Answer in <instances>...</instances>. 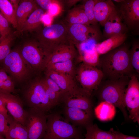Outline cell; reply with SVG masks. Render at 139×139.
<instances>
[{
	"mask_svg": "<svg viewBox=\"0 0 139 139\" xmlns=\"http://www.w3.org/2000/svg\"><path fill=\"white\" fill-rule=\"evenodd\" d=\"M129 45L125 43L100 56L99 65L104 76L114 79L132 74ZM101 56V55H100Z\"/></svg>",
	"mask_w": 139,
	"mask_h": 139,
	"instance_id": "cell-1",
	"label": "cell"
},
{
	"mask_svg": "<svg viewBox=\"0 0 139 139\" xmlns=\"http://www.w3.org/2000/svg\"><path fill=\"white\" fill-rule=\"evenodd\" d=\"M129 77L125 76L117 79H108L102 81L95 91L100 102L106 101L118 108L127 120L129 118L126 109L124 97Z\"/></svg>",
	"mask_w": 139,
	"mask_h": 139,
	"instance_id": "cell-2",
	"label": "cell"
},
{
	"mask_svg": "<svg viewBox=\"0 0 139 139\" xmlns=\"http://www.w3.org/2000/svg\"><path fill=\"white\" fill-rule=\"evenodd\" d=\"M82 136L80 127L67 121L61 112L47 115L46 128L42 139H76Z\"/></svg>",
	"mask_w": 139,
	"mask_h": 139,
	"instance_id": "cell-3",
	"label": "cell"
},
{
	"mask_svg": "<svg viewBox=\"0 0 139 139\" xmlns=\"http://www.w3.org/2000/svg\"><path fill=\"white\" fill-rule=\"evenodd\" d=\"M37 32V42L46 57L59 45L70 42L65 25L62 22L46 26Z\"/></svg>",
	"mask_w": 139,
	"mask_h": 139,
	"instance_id": "cell-4",
	"label": "cell"
},
{
	"mask_svg": "<svg viewBox=\"0 0 139 139\" xmlns=\"http://www.w3.org/2000/svg\"><path fill=\"white\" fill-rule=\"evenodd\" d=\"M104 76L101 69L82 62L80 63L76 68L75 77L80 87L91 95L97 90Z\"/></svg>",
	"mask_w": 139,
	"mask_h": 139,
	"instance_id": "cell-5",
	"label": "cell"
},
{
	"mask_svg": "<svg viewBox=\"0 0 139 139\" xmlns=\"http://www.w3.org/2000/svg\"><path fill=\"white\" fill-rule=\"evenodd\" d=\"M28 107L46 112L53 108L47 95L41 79L34 80L29 85L24 93Z\"/></svg>",
	"mask_w": 139,
	"mask_h": 139,
	"instance_id": "cell-6",
	"label": "cell"
},
{
	"mask_svg": "<svg viewBox=\"0 0 139 139\" xmlns=\"http://www.w3.org/2000/svg\"><path fill=\"white\" fill-rule=\"evenodd\" d=\"M91 96L78 86L64 94L60 104L62 106L81 110L94 116Z\"/></svg>",
	"mask_w": 139,
	"mask_h": 139,
	"instance_id": "cell-7",
	"label": "cell"
},
{
	"mask_svg": "<svg viewBox=\"0 0 139 139\" xmlns=\"http://www.w3.org/2000/svg\"><path fill=\"white\" fill-rule=\"evenodd\" d=\"M27 112L24 126L27 130L29 139H42L46 128L47 112L30 108Z\"/></svg>",
	"mask_w": 139,
	"mask_h": 139,
	"instance_id": "cell-8",
	"label": "cell"
},
{
	"mask_svg": "<svg viewBox=\"0 0 139 139\" xmlns=\"http://www.w3.org/2000/svg\"><path fill=\"white\" fill-rule=\"evenodd\" d=\"M65 24L69 40L75 46L90 40H99L101 38L102 34L97 26Z\"/></svg>",
	"mask_w": 139,
	"mask_h": 139,
	"instance_id": "cell-9",
	"label": "cell"
},
{
	"mask_svg": "<svg viewBox=\"0 0 139 139\" xmlns=\"http://www.w3.org/2000/svg\"><path fill=\"white\" fill-rule=\"evenodd\" d=\"M126 89L124 101L129 112V118L139 124V82L135 74H131Z\"/></svg>",
	"mask_w": 139,
	"mask_h": 139,
	"instance_id": "cell-10",
	"label": "cell"
},
{
	"mask_svg": "<svg viewBox=\"0 0 139 139\" xmlns=\"http://www.w3.org/2000/svg\"><path fill=\"white\" fill-rule=\"evenodd\" d=\"M117 9L128 30L138 32L139 29V0H122Z\"/></svg>",
	"mask_w": 139,
	"mask_h": 139,
	"instance_id": "cell-11",
	"label": "cell"
},
{
	"mask_svg": "<svg viewBox=\"0 0 139 139\" xmlns=\"http://www.w3.org/2000/svg\"><path fill=\"white\" fill-rule=\"evenodd\" d=\"M2 63L3 68L17 80L21 81L28 75L30 68L19 50L11 51Z\"/></svg>",
	"mask_w": 139,
	"mask_h": 139,
	"instance_id": "cell-12",
	"label": "cell"
},
{
	"mask_svg": "<svg viewBox=\"0 0 139 139\" xmlns=\"http://www.w3.org/2000/svg\"><path fill=\"white\" fill-rule=\"evenodd\" d=\"M20 51L30 68L38 70H44L46 56L37 42L25 43Z\"/></svg>",
	"mask_w": 139,
	"mask_h": 139,
	"instance_id": "cell-13",
	"label": "cell"
},
{
	"mask_svg": "<svg viewBox=\"0 0 139 139\" xmlns=\"http://www.w3.org/2000/svg\"><path fill=\"white\" fill-rule=\"evenodd\" d=\"M75 45L71 42L61 44L57 46L46 57L44 69L53 64L74 60L79 56Z\"/></svg>",
	"mask_w": 139,
	"mask_h": 139,
	"instance_id": "cell-14",
	"label": "cell"
},
{
	"mask_svg": "<svg viewBox=\"0 0 139 139\" xmlns=\"http://www.w3.org/2000/svg\"><path fill=\"white\" fill-rule=\"evenodd\" d=\"M0 98L14 120L24 126L27 112L24 109L21 101L11 93L0 92Z\"/></svg>",
	"mask_w": 139,
	"mask_h": 139,
	"instance_id": "cell-15",
	"label": "cell"
},
{
	"mask_svg": "<svg viewBox=\"0 0 139 139\" xmlns=\"http://www.w3.org/2000/svg\"><path fill=\"white\" fill-rule=\"evenodd\" d=\"M60 112L65 119L73 125L85 128L93 124L94 116L83 110L62 106Z\"/></svg>",
	"mask_w": 139,
	"mask_h": 139,
	"instance_id": "cell-16",
	"label": "cell"
},
{
	"mask_svg": "<svg viewBox=\"0 0 139 139\" xmlns=\"http://www.w3.org/2000/svg\"><path fill=\"white\" fill-rule=\"evenodd\" d=\"M103 35L107 39L114 35L127 32L128 31L123 23L117 11L108 17L104 25Z\"/></svg>",
	"mask_w": 139,
	"mask_h": 139,
	"instance_id": "cell-17",
	"label": "cell"
},
{
	"mask_svg": "<svg viewBox=\"0 0 139 139\" xmlns=\"http://www.w3.org/2000/svg\"><path fill=\"white\" fill-rule=\"evenodd\" d=\"M117 11V8L111 0H99L94 7L95 19L101 26L104 25L110 16Z\"/></svg>",
	"mask_w": 139,
	"mask_h": 139,
	"instance_id": "cell-18",
	"label": "cell"
},
{
	"mask_svg": "<svg viewBox=\"0 0 139 139\" xmlns=\"http://www.w3.org/2000/svg\"><path fill=\"white\" fill-rule=\"evenodd\" d=\"M127 32L112 36L102 42L94 45L95 49L100 56L120 46L127 37Z\"/></svg>",
	"mask_w": 139,
	"mask_h": 139,
	"instance_id": "cell-19",
	"label": "cell"
},
{
	"mask_svg": "<svg viewBox=\"0 0 139 139\" xmlns=\"http://www.w3.org/2000/svg\"><path fill=\"white\" fill-rule=\"evenodd\" d=\"M45 74L55 81L64 93L78 86L74 79L67 75L48 69H45Z\"/></svg>",
	"mask_w": 139,
	"mask_h": 139,
	"instance_id": "cell-20",
	"label": "cell"
},
{
	"mask_svg": "<svg viewBox=\"0 0 139 139\" xmlns=\"http://www.w3.org/2000/svg\"><path fill=\"white\" fill-rule=\"evenodd\" d=\"M35 0H24L19 2L16 12L17 30L20 31L30 15L38 7Z\"/></svg>",
	"mask_w": 139,
	"mask_h": 139,
	"instance_id": "cell-21",
	"label": "cell"
},
{
	"mask_svg": "<svg viewBox=\"0 0 139 139\" xmlns=\"http://www.w3.org/2000/svg\"><path fill=\"white\" fill-rule=\"evenodd\" d=\"M45 13L44 10L38 7L28 18L20 32L38 31L41 28L42 18Z\"/></svg>",
	"mask_w": 139,
	"mask_h": 139,
	"instance_id": "cell-22",
	"label": "cell"
},
{
	"mask_svg": "<svg viewBox=\"0 0 139 139\" xmlns=\"http://www.w3.org/2000/svg\"><path fill=\"white\" fill-rule=\"evenodd\" d=\"M94 114L97 118L102 121H111L114 117L116 110L115 106L106 101L100 102L94 109Z\"/></svg>",
	"mask_w": 139,
	"mask_h": 139,
	"instance_id": "cell-23",
	"label": "cell"
},
{
	"mask_svg": "<svg viewBox=\"0 0 139 139\" xmlns=\"http://www.w3.org/2000/svg\"><path fill=\"white\" fill-rule=\"evenodd\" d=\"M85 128V139H116L113 128L108 131H105L100 129L96 124H92Z\"/></svg>",
	"mask_w": 139,
	"mask_h": 139,
	"instance_id": "cell-24",
	"label": "cell"
},
{
	"mask_svg": "<svg viewBox=\"0 0 139 139\" xmlns=\"http://www.w3.org/2000/svg\"><path fill=\"white\" fill-rule=\"evenodd\" d=\"M65 20L70 24H79L91 25L82 7H76L68 11Z\"/></svg>",
	"mask_w": 139,
	"mask_h": 139,
	"instance_id": "cell-25",
	"label": "cell"
},
{
	"mask_svg": "<svg viewBox=\"0 0 139 139\" xmlns=\"http://www.w3.org/2000/svg\"><path fill=\"white\" fill-rule=\"evenodd\" d=\"M74 60L57 63L47 66L45 69L69 76L74 79L75 77L76 68L74 62Z\"/></svg>",
	"mask_w": 139,
	"mask_h": 139,
	"instance_id": "cell-26",
	"label": "cell"
},
{
	"mask_svg": "<svg viewBox=\"0 0 139 139\" xmlns=\"http://www.w3.org/2000/svg\"><path fill=\"white\" fill-rule=\"evenodd\" d=\"M79 54L76 59L77 62H82L94 67H97L99 65L100 55L96 51L94 45L92 49L84 50Z\"/></svg>",
	"mask_w": 139,
	"mask_h": 139,
	"instance_id": "cell-27",
	"label": "cell"
},
{
	"mask_svg": "<svg viewBox=\"0 0 139 139\" xmlns=\"http://www.w3.org/2000/svg\"><path fill=\"white\" fill-rule=\"evenodd\" d=\"M5 139H29L25 127L13 119L10 123Z\"/></svg>",
	"mask_w": 139,
	"mask_h": 139,
	"instance_id": "cell-28",
	"label": "cell"
},
{
	"mask_svg": "<svg viewBox=\"0 0 139 139\" xmlns=\"http://www.w3.org/2000/svg\"><path fill=\"white\" fill-rule=\"evenodd\" d=\"M16 11L10 1L0 0V12L14 28L17 29Z\"/></svg>",
	"mask_w": 139,
	"mask_h": 139,
	"instance_id": "cell-29",
	"label": "cell"
},
{
	"mask_svg": "<svg viewBox=\"0 0 139 139\" xmlns=\"http://www.w3.org/2000/svg\"><path fill=\"white\" fill-rule=\"evenodd\" d=\"M14 38L11 32L7 36L0 37V63H2L11 51V46Z\"/></svg>",
	"mask_w": 139,
	"mask_h": 139,
	"instance_id": "cell-30",
	"label": "cell"
},
{
	"mask_svg": "<svg viewBox=\"0 0 139 139\" xmlns=\"http://www.w3.org/2000/svg\"><path fill=\"white\" fill-rule=\"evenodd\" d=\"M99 0H87L84 1L82 6L85 14L91 25L97 26L98 23L94 16V7Z\"/></svg>",
	"mask_w": 139,
	"mask_h": 139,
	"instance_id": "cell-31",
	"label": "cell"
},
{
	"mask_svg": "<svg viewBox=\"0 0 139 139\" xmlns=\"http://www.w3.org/2000/svg\"><path fill=\"white\" fill-rule=\"evenodd\" d=\"M131 63L133 70L139 73V43L138 41H134L129 50Z\"/></svg>",
	"mask_w": 139,
	"mask_h": 139,
	"instance_id": "cell-32",
	"label": "cell"
},
{
	"mask_svg": "<svg viewBox=\"0 0 139 139\" xmlns=\"http://www.w3.org/2000/svg\"><path fill=\"white\" fill-rule=\"evenodd\" d=\"M41 79L45 92L53 107L60 104L62 99L61 97L49 88L44 81L42 79Z\"/></svg>",
	"mask_w": 139,
	"mask_h": 139,
	"instance_id": "cell-33",
	"label": "cell"
},
{
	"mask_svg": "<svg viewBox=\"0 0 139 139\" xmlns=\"http://www.w3.org/2000/svg\"><path fill=\"white\" fill-rule=\"evenodd\" d=\"M13 119L0 113V135L5 137L9 129L10 123Z\"/></svg>",
	"mask_w": 139,
	"mask_h": 139,
	"instance_id": "cell-34",
	"label": "cell"
},
{
	"mask_svg": "<svg viewBox=\"0 0 139 139\" xmlns=\"http://www.w3.org/2000/svg\"><path fill=\"white\" fill-rule=\"evenodd\" d=\"M42 79L47 85L59 95L62 99L65 93L56 83L51 79L46 76Z\"/></svg>",
	"mask_w": 139,
	"mask_h": 139,
	"instance_id": "cell-35",
	"label": "cell"
},
{
	"mask_svg": "<svg viewBox=\"0 0 139 139\" xmlns=\"http://www.w3.org/2000/svg\"><path fill=\"white\" fill-rule=\"evenodd\" d=\"M9 23L7 20L0 12V27L2 31L1 36H6L11 33Z\"/></svg>",
	"mask_w": 139,
	"mask_h": 139,
	"instance_id": "cell-36",
	"label": "cell"
},
{
	"mask_svg": "<svg viewBox=\"0 0 139 139\" xmlns=\"http://www.w3.org/2000/svg\"><path fill=\"white\" fill-rule=\"evenodd\" d=\"M62 1L57 0L51 6L48 10V13L51 17L57 16L61 12L62 9Z\"/></svg>",
	"mask_w": 139,
	"mask_h": 139,
	"instance_id": "cell-37",
	"label": "cell"
},
{
	"mask_svg": "<svg viewBox=\"0 0 139 139\" xmlns=\"http://www.w3.org/2000/svg\"><path fill=\"white\" fill-rule=\"evenodd\" d=\"M37 5L44 10L48 11L51 6L56 3L57 0H36Z\"/></svg>",
	"mask_w": 139,
	"mask_h": 139,
	"instance_id": "cell-38",
	"label": "cell"
},
{
	"mask_svg": "<svg viewBox=\"0 0 139 139\" xmlns=\"http://www.w3.org/2000/svg\"><path fill=\"white\" fill-rule=\"evenodd\" d=\"M116 139H139L138 137L124 134L120 132L114 130Z\"/></svg>",
	"mask_w": 139,
	"mask_h": 139,
	"instance_id": "cell-39",
	"label": "cell"
},
{
	"mask_svg": "<svg viewBox=\"0 0 139 139\" xmlns=\"http://www.w3.org/2000/svg\"><path fill=\"white\" fill-rule=\"evenodd\" d=\"M0 113L8 117H10L8 114V111L5 107L4 101L1 98H0Z\"/></svg>",
	"mask_w": 139,
	"mask_h": 139,
	"instance_id": "cell-40",
	"label": "cell"
},
{
	"mask_svg": "<svg viewBox=\"0 0 139 139\" xmlns=\"http://www.w3.org/2000/svg\"><path fill=\"white\" fill-rule=\"evenodd\" d=\"M51 16L48 14L45 13L42 18V22L46 26L50 25L51 22Z\"/></svg>",
	"mask_w": 139,
	"mask_h": 139,
	"instance_id": "cell-41",
	"label": "cell"
},
{
	"mask_svg": "<svg viewBox=\"0 0 139 139\" xmlns=\"http://www.w3.org/2000/svg\"><path fill=\"white\" fill-rule=\"evenodd\" d=\"M10 78L5 70L3 68H0V79L4 81Z\"/></svg>",
	"mask_w": 139,
	"mask_h": 139,
	"instance_id": "cell-42",
	"label": "cell"
},
{
	"mask_svg": "<svg viewBox=\"0 0 139 139\" xmlns=\"http://www.w3.org/2000/svg\"><path fill=\"white\" fill-rule=\"evenodd\" d=\"M0 92L5 93L3 82L0 79Z\"/></svg>",
	"mask_w": 139,
	"mask_h": 139,
	"instance_id": "cell-43",
	"label": "cell"
},
{
	"mask_svg": "<svg viewBox=\"0 0 139 139\" xmlns=\"http://www.w3.org/2000/svg\"><path fill=\"white\" fill-rule=\"evenodd\" d=\"M79 0H68L66 1L69 6H72L78 2Z\"/></svg>",
	"mask_w": 139,
	"mask_h": 139,
	"instance_id": "cell-44",
	"label": "cell"
},
{
	"mask_svg": "<svg viewBox=\"0 0 139 139\" xmlns=\"http://www.w3.org/2000/svg\"><path fill=\"white\" fill-rule=\"evenodd\" d=\"M122 0H113V1L118 3H120L122 1Z\"/></svg>",
	"mask_w": 139,
	"mask_h": 139,
	"instance_id": "cell-45",
	"label": "cell"
},
{
	"mask_svg": "<svg viewBox=\"0 0 139 139\" xmlns=\"http://www.w3.org/2000/svg\"><path fill=\"white\" fill-rule=\"evenodd\" d=\"M0 139H5L3 136L0 135Z\"/></svg>",
	"mask_w": 139,
	"mask_h": 139,
	"instance_id": "cell-46",
	"label": "cell"
},
{
	"mask_svg": "<svg viewBox=\"0 0 139 139\" xmlns=\"http://www.w3.org/2000/svg\"><path fill=\"white\" fill-rule=\"evenodd\" d=\"M2 31L1 28V27H0V35H1V36L2 35Z\"/></svg>",
	"mask_w": 139,
	"mask_h": 139,
	"instance_id": "cell-47",
	"label": "cell"
},
{
	"mask_svg": "<svg viewBox=\"0 0 139 139\" xmlns=\"http://www.w3.org/2000/svg\"><path fill=\"white\" fill-rule=\"evenodd\" d=\"M82 139V138H77V139Z\"/></svg>",
	"mask_w": 139,
	"mask_h": 139,
	"instance_id": "cell-48",
	"label": "cell"
}]
</instances>
